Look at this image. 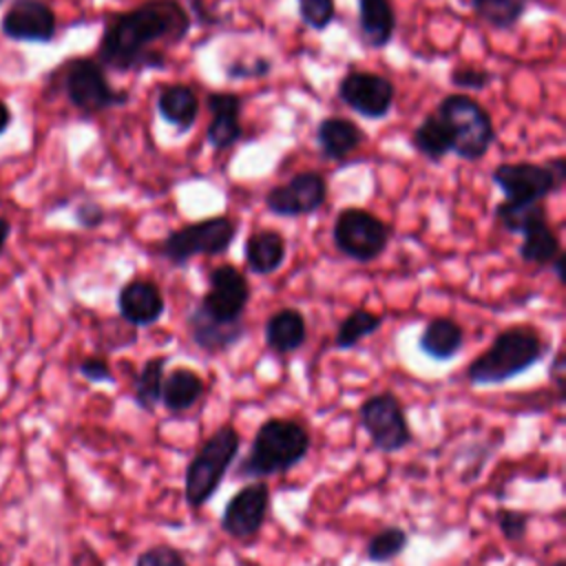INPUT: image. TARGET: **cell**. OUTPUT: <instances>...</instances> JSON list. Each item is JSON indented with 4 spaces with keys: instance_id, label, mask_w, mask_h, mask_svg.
<instances>
[{
    "instance_id": "e575fe53",
    "label": "cell",
    "mask_w": 566,
    "mask_h": 566,
    "mask_svg": "<svg viewBox=\"0 0 566 566\" xmlns=\"http://www.w3.org/2000/svg\"><path fill=\"white\" fill-rule=\"evenodd\" d=\"M493 80L495 75L489 69L475 64H458L449 73V82L462 91H484Z\"/></svg>"
},
{
    "instance_id": "ab89813d",
    "label": "cell",
    "mask_w": 566,
    "mask_h": 566,
    "mask_svg": "<svg viewBox=\"0 0 566 566\" xmlns=\"http://www.w3.org/2000/svg\"><path fill=\"white\" fill-rule=\"evenodd\" d=\"M551 378H553V382H555V387L562 396L564 394V354L562 352H557L553 363H551Z\"/></svg>"
},
{
    "instance_id": "30bf717a",
    "label": "cell",
    "mask_w": 566,
    "mask_h": 566,
    "mask_svg": "<svg viewBox=\"0 0 566 566\" xmlns=\"http://www.w3.org/2000/svg\"><path fill=\"white\" fill-rule=\"evenodd\" d=\"M250 303V283L245 274L232 265L221 263L208 274V290L195 307L201 316L219 325L245 323L243 314Z\"/></svg>"
},
{
    "instance_id": "5bb4252c",
    "label": "cell",
    "mask_w": 566,
    "mask_h": 566,
    "mask_svg": "<svg viewBox=\"0 0 566 566\" xmlns=\"http://www.w3.org/2000/svg\"><path fill=\"white\" fill-rule=\"evenodd\" d=\"M270 511V489L263 480L241 486L221 513V528L237 539L256 535Z\"/></svg>"
},
{
    "instance_id": "4316f807",
    "label": "cell",
    "mask_w": 566,
    "mask_h": 566,
    "mask_svg": "<svg viewBox=\"0 0 566 566\" xmlns=\"http://www.w3.org/2000/svg\"><path fill=\"white\" fill-rule=\"evenodd\" d=\"M517 252H520L522 261H526V263L551 265V261L557 254H562V241L546 219V221H539L522 232V243H520Z\"/></svg>"
},
{
    "instance_id": "7bdbcfd3",
    "label": "cell",
    "mask_w": 566,
    "mask_h": 566,
    "mask_svg": "<svg viewBox=\"0 0 566 566\" xmlns=\"http://www.w3.org/2000/svg\"><path fill=\"white\" fill-rule=\"evenodd\" d=\"M9 232H11V226H9V221H7L4 217H0V252H2V250H4V245H7Z\"/></svg>"
},
{
    "instance_id": "60d3db41",
    "label": "cell",
    "mask_w": 566,
    "mask_h": 566,
    "mask_svg": "<svg viewBox=\"0 0 566 566\" xmlns=\"http://www.w3.org/2000/svg\"><path fill=\"white\" fill-rule=\"evenodd\" d=\"M564 261H566L564 252H562V254H557V256L551 261L553 272H555V276H557V281H559V283H564V276H566V272H564Z\"/></svg>"
},
{
    "instance_id": "7402d4cb",
    "label": "cell",
    "mask_w": 566,
    "mask_h": 566,
    "mask_svg": "<svg viewBox=\"0 0 566 566\" xmlns=\"http://www.w3.org/2000/svg\"><path fill=\"white\" fill-rule=\"evenodd\" d=\"M265 345L276 354H290L303 347L307 338L305 316L296 307H281L263 325Z\"/></svg>"
},
{
    "instance_id": "f1b7e54d",
    "label": "cell",
    "mask_w": 566,
    "mask_h": 566,
    "mask_svg": "<svg viewBox=\"0 0 566 566\" xmlns=\"http://www.w3.org/2000/svg\"><path fill=\"white\" fill-rule=\"evenodd\" d=\"M166 356H150L133 382V398L144 411H153L161 400V385L166 376Z\"/></svg>"
},
{
    "instance_id": "ac0fdd59",
    "label": "cell",
    "mask_w": 566,
    "mask_h": 566,
    "mask_svg": "<svg viewBox=\"0 0 566 566\" xmlns=\"http://www.w3.org/2000/svg\"><path fill=\"white\" fill-rule=\"evenodd\" d=\"M157 113L164 122L177 128V135H186L199 117V95L188 84H166L155 99Z\"/></svg>"
},
{
    "instance_id": "8992f818",
    "label": "cell",
    "mask_w": 566,
    "mask_h": 566,
    "mask_svg": "<svg viewBox=\"0 0 566 566\" xmlns=\"http://www.w3.org/2000/svg\"><path fill=\"white\" fill-rule=\"evenodd\" d=\"M237 234H239V219L230 214H214V217H206L201 221L186 223L181 228L170 230L164 237L159 252L168 263L186 265L199 254L217 256L228 252Z\"/></svg>"
},
{
    "instance_id": "b9f144b4",
    "label": "cell",
    "mask_w": 566,
    "mask_h": 566,
    "mask_svg": "<svg viewBox=\"0 0 566 566\" xmlns=\"http://www.w3.org/2000/svg\"><path fill=\"white\" fill-rule=\"evenodd\" d=\"M9 124H11V111H9V106L0 99V135L9 128Z\"/></svg>"
},
{
    "instance_id": "3957f363",
    "label": "cell",
    "mask_w": 566,
    "mask_h": 566,
    "mask_svg": "<svg viewBox=\"0 0 566 566\" xmlns=\"http://www.w3.org/2000/svg\"><path fill=\"white\" fill-rule=\"evenodd\" d=\"M310 431L292 418L265 420L252 440L250 453L237 467L239 478H272L301 464L310 451Z\"/></svg>"
},
{
    "instance_id": "7c38bea8",
    "label": "cell",
    "mask_w": 566,
    "mask_h": 566,
    "mask_svg": "<svg viewBox=\"0 0 566 566\" xmlns=\"http://www.w3.org/2000/svg\"><path fill=\"white\" fill-rule=\"evenodd\" d=\"M338 99L365 119H385L396 99L389 77L374 71H347L338 82Z\"/></svg>"
},
{
    "instance_id": "52a82bcc",
    "label": "cell",
    "mask_w": 566,
    "mask_h": 566,
    "mask_svg": "<svg viewBox=\"0 0 566 566\" xmlns=\"http://www.w3.org/2000/svg\"><path fill=\"white\" fill-rule=\"evenodd\" d=\"M493 184L502 190L504 201L528 203L544 201L566 184V159L553 157L546 161H504L491 172Z\"/></svg>"
},
{
    "instance_id": "d4e9b609",
    "label": "cell",
    "mask_w": 566,
    "mask_h": 566,
    "mask_svg": "<svg viewBox=\"0 0 566 566\" xmlns=\"http://www.w3.org/2000/svg\"><path fill=\"white\" fill-rule=\"evenodd\" d=\"M411 146L418 155L424 159L438 164L453 150V133L444 117H440L436 111L424 115L420 124L411 133Z\"/></svg>"
},
{
    "instance_id": "83f0119b",
    "label": "cell",
    "mask_w": 566,
    "mask_h": 566,
    "mask_svg": "<svg viewBox=\"0 0 566 566\" xmlns=\"http://www.w3.org/2000/svg\"><path fill=\"white\" fill-rule=\"evenodd\" d=\"M531 0H471L475 18L493 31H511L528 11Z\"/></svg>"
},
{
    "instance_id": "6da1fadb",
    "label": "cell",
    "mask_w": 566,
    "mask_h": 566,
    "mask_svg": "<svg viewBox=\"0 0 566 566\" xmlns=\"http://www.w3.org/2000/svg\"><path fill=\"white\" fill-rule=\"evenodd\" d=\"M190 27V13L179 0H144L106 24L97 44V62L119 73L164 69L166 55L155 46L179 44Z\"/></svg>"
},
{
    "instance_id": "7a4b0ae2",
    "label": "cell",
    "mask_w": 566,
    "mask_h": 566,
    "mask_svg": "<svg viewBox=\"0 0 566 566\" xmlns=\"http://www.w3.org/2000/svg\"><path fill=\"white\" fill-rule=\"evenodd\" d=\"M546 349L544 336L533 325H511L467 365V380L475 387L502 385L535 367L546 356Z\"/></svg>"
},
{
    "instance_id": "f35d334b",
    "label": "cell",
    "mask_w": 566,
    "mask_h": 566,
    "mask_svg": "<svg viewBox=\"0 0 566 566\" xmlns=\"http://www.w3.org/2000/svg\"><path fill=\"white\" fill-rule=\"evenodd\" d=\"M106 219V210L97 201H82L75 208V221L82 228H97Z\"/></svg>"
},
{
    "instance_id": "277c9868",
    "label": "cell",
    "mask_w": 566,
    "mask_h": 566,
    "mask_svg": "<svg viewBox=\"0 0 566 566\" xmlns=\"http://www.w3.org/2000/svg\"><path fill=\"white\" fill-rule=\"evenodd\" d=\"M241 436L232 424L219 427L190 458L186 467V502L190 509L203 506L221 486L230 464L237 460Z\"/></svg>"
},
{
    "instance_id": "9a60e30c",
    "label": "cell",
    "mask_w": 566,
    "mask_h": 566,
    "mask_svg": "<svg viewBox=\"0 0 566 566\" xmlns=\"http://www.w3.org/2000/svg\"><path fill=\"white\" fill-rule=\"evenodd\" d=\"M0 27L9 40L46 44L55 38L57 20L53 9L42 0H13Z\"/></svg>"
},
{
    "instance_id": "d6a6232c",
    "label": "cell",
    "mask_w": 566,
    "mask_h": 566,
    "mask_svg": "<svg viewBox=\"0 0 566 566\" xmlns=\"http://www.w3.org/2000/svg\"><path fill=\"white\" fill-rule=\"evenodd\" d=\"M298 18L314 31H325L336 18L334 0H296Z\"/></svg>"
},
{
    "instance_id": "e0dca14e",
    "label": "cell",
    "mask_w": 566,
    "mask_h": 566,
    "mask_svg": "<svg viewBox=\"0 0 566 566\" xmlns=\"http://www.w3.org/2000/svg\"><path fill=\"white\" fill-rule=\"evenodd\" d=\"M206 106L210 122L206 128V139L214 150H228L243 137L241 108L243 99L230 91H210L206 95Z\"/></svg>"
},
{
    "instance_id": "cb8c5ba5",
    "label": "cell",
    "mask_w": 566,
    "mask_h": 566,
    "mask_svg": "<svg viewBox=\"0 0 566 566\" xmlns=\"http://www.w3.org/2000/svg\"><path fill=\"white\" fill-rule=\"evenodd\" d=\"M464 345V329L449 316L431 318L420 332L418 347L433 360H451Z\"/></svg>"
},
{
    "instance_id": "ba28073f",
    "label": "cell",
    "mask_w": 566,
    "mask_h": 566,
    "mask_svg": "<svg viewBox=\"0 0 566 566\" xmlns=\"http://www.w3.org/2000/svg\"><path fill=\"white\" fill-rule=\"evenodd\" d=\"M336 250L358 263L376 261L389 245L387 223L365 208H343L332 226Z\"/></svg>"
},
{
    "instance_id": "1f68e13d",
    "label": "cell",
    "mask_w": 566,
    "mask_h": 566,
    "mask_svg": "<svg viewBox=\"0 0 566 566\" xmlns=\"http://www.w3.org/2000/svg\"><path fill=\"white\" fill-rule=\"evenodd\" d=\"M407 542H409V535L400 526L380 528L367 542V559L374 564H387L407 548Z\"/></svg>"
},
{
    "instance_id": "d6986e66",
    "label": "cell",
    "mask_w": 566,
    "mask_h": 566,
    "mask_svg": "<svg viewBox=\"0 0 566 566\" xmlns=\"http://www.w3.org/2000/svg\"><path fill=\"white\" fill-rule=\"evenodd\" d=\"M365 142L363 128L347 117H325L316 126V144L325 159L340 161L354 155Z\"/></svg>"
},
{
    "instance_id": "836d02e7",
    "label": "cell",
    "mask_w": 566,
    "mask_h": 566,
    "mask_svg": "<svg viewBox=\"0 0 566 566\" xmlns=\"http://www.w3.org/2000/svg\"><path fill=\"white\" fill-rule=\"evenodd\" d=\"M226 77L228 80H261L270 75L272 60L265 55H243L234 57L230 64H226Z\"/></svg>"
},
{
    "instance_id": "ee69618b",
    "label": "cell",
    "mask_w": 566,
    "mask_h": 566,
    "mask_svg": "<svg viewBox=\"0 0 566 566\" xmlns=\"http://www.w3.org/2000/svg\"><path fill=\"white\" fill-rule=\"evenodd\" d=\"M553 566H566V564H564V562H562V559H559V562H555V564H553Z\"/></svg>"
},
{
    "instance_id": "4dcf8cb0",
    "label": "cell",
    "mask_w": 566,
    "mask_h": 566,
    "mask_svg": "<svg viewBox=\"0 0 566 566\" xmlns=\"http://www.w3.org/2000/svg\"><path fill=\"white\" fill-rule=\"evenodd\" d=\"M382 325V316L376 312H369L365 307L352 310L338 325L336 336H334V347L336 349H352L356 347L363 338L376 334Z\"/></svg>"
},
{
    "instance_id": "8fae6325",
    "label": "cell",
    "mask_w": 566,
    "mask_h": 566,
    "mask_svg": "<svg viewBox=\"0 0 566 566\" xmlns=\"http://www.w3.org/2000/svg\"><path fill=\"white\" fill-rule=\"evenodd\" d=\"M360 424L371 438V444L382 453H396L411 442L405 409L389 391L374 394L360 405Z\"/></svg>"
},
{
    "instance_id": "8d00e7d4",
    "label": "cell",
    "mask_w": 566,
    "mask_h": 566,
    "mask_svg": "<svg viewBox=\"0 0 566 566\" xmlns=\"http://www.w3.org/2000/svg\"><path fill=\"white\" fill-rule=\"evenodd\" d=\"M135 566H188V564L177 548L168 544H159L139 553L135 559Z\"/></svg>"
},
{
    "instance_id": "f6af8a7d",
    "label": "cell",
    "mask_w": 566,
    "mask_h": 566,
    "mask_svg": "<svg viewBox=\"0 0 566 566\" xmlns=\"http://www.w3.org/2000/svg\"><path fill=\"white\" fill-rule=\"evenodd\" d=\"M2 2H4V0H0V4H2Z\"/></svg>"
},
{
    "instance_id": "74e56055",
    "label": "cell",
    "mask_w": 566,
    "mask_h": 566,
    "mask_svg": "<svg viewBox=\"0 0 566 566\" xmlns=\"http://www.w3.org/2000/svg\"><path fill=\"white\" fill-rule=\"evenodd\" d=\"M77 371L91 380V382H115V376L111 371V365L99 356H88L80 363Z\"/></svg>"
},
{
    "instance_id": "d590c367",
    "label": "cell",
    "mask_w": 566,
    "mask_h": 566,
    "mask_svg": "<svg viewBox=\"0 0 566 566\" xmlns=\"http://www.w3.org/2000/svg\"><path fill=\"white\" fill-rule=\"evenodd\" d=\"M497 528L509 542H522L526 537L528 528V515L524 511H511V509H500L495 513Z\"/></svg>"
},
{
    "instance_id": "5b68a950",
    "label": "cell",
    "mask_w": 566,
    "mask_h": 566,
    "mask_svg": "<svg viewBox=\"0 0 566 566\" xmlns=\"http://www.w3.org/2000/svg\"><path fill=\"white\" fill-rule=\"evenodd\" d=\"M436 113L451 126L453 155L464 161H478L491 150L495 126L489 111L478 99L464 93H451L440 99Z\"/></svg>"
},
{
    "instance_id": "ffe728a7",
    "label": "cell",
    "mask_w": 566,
    "mask_h": 566,
    "mask_svg": "<svg viewBox=\"0 0 566 566\" xmlns=\"http://www.w3.org/2000/svg\"><path fill=\"white\" fill-rule=\"evenodd\" d=\"M285 254H287V241L274 228H263L252 232L243 245V261L248 270L256 276L274 274L283 265Z\"/></svg>"
},
{
    "instance_id": "44dd1931",
    "label": "cell",
    "mask_w": 566,
    "mask_h": 566,
    "mask_svg": "<svg viewBox=\"0 0 566 566\" xmlns=\"http://www.w3.org/2000/svg\"><path fill=\"white\" fill-rule=\"evenodd\" d=\"M396 33L391 0H358V35L367 49H385Z\"/></svg>"
},
{
    "instance_id": "4fadbf2b",
    "label": "cell",
    "mask_w": 566,
    "mask_h": 566,
    "mask_svg": "<svg viewBox=\"0 0 566 566\" xmlns=\"http://www.w3.org/2000/svg\"><path fill=\"white\" fill-rule=\"evenodd\" d=\"M327 199V181L316 170L292 175L285 184L272 186L265 197V210L276 217H303L316 212Z\"/></svg>"
},
{
    "instance_id": "484cf974",
    "label": "cell",
    "mask_w": 566,
    "mask_h": 566,
    "mask_svg": "<svg viewBox=\"0 0 566 566\" xmlns=\"http://www.w3.org/2000/svg\"><path fill=\"white\" fill-rule=\"evenodd\" d=\"M206 391L203 378L190 367H175L168 376H164L161 385V402L168 411H186Z\"/></svg>"
},
{
    "instance_id": "f546056e",
    "label": "cell",
    "mask_w": 566,
    "mask_h": 566,
    "mask_svg": "<svg viewBox=\"0 0 566 566\" xmlns=\"http://www.w3.org/2000/svg\"><path fill=\"white\" fill-rule=\"evenodd\" d=\"M495 221L511 234H522L526 228L546 221V206L544 201H528V203H511V201H500L493 210Z\"/></svg>"
},
{
    "instance_id": "9c48e42d",
    "label": "cell",
    "mask_w": 566,
    "mask_h": 566,
    "mask_svg": "<svg viewBox=\"0 0 566 566\" xmlns=\"http://www.w3.org/2000/svg\"><path fill=\"white\" fill-rule=\"evenodd\" d=\"M64 93L84 115H97L128 102V93L113 88L106 80L104 66L91 57H75L66 64Z\"/></svg>"
},
{
    "instance_id": "603a6c76",
    "label": "cell",
    "mask_w": 566,
    "mask_h": 566,
    "mask_svg": "<svg viewBox=\"0 0 566 566\" xmlns=\"http://www.w3.org/2000/svg\"><path fill=\"white\" fill-rule=\"evenodd\" d=\"M186 327L192 343L206 354H223L230 347H234L245 334V323L219 325L201 316L195 307L186 316Z\"/></svg>"
},
{
    "instance_id": "2e32d148",
    "label": "cell",
    "mask_w": 566,
    "mask_h": 566,
    "mask_svg": "<svg viewBox=\"0 0 566 566\" xmlns=\"http://www.w3.org/2000/svg\"><path fill=\"white\" fill-rule=\"evenodd\" d=\"M117 312L128 325L150 327L166 312L164 292L148 279H133L117 292Z\"/></svg>"
}]
</instances>
